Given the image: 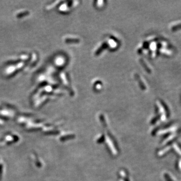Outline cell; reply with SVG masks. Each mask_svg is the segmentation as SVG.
Returning <instances> with one entry per match:
<instances>
[{"label":"cell","mask_w":181,"mask_h":181,"mask_svg":"<svg viewBox=\"0 0 181 181\" xmlns=\"http://www.w3.org/2000/svg\"><path fill=\"white\" fill-rule=\"evenodd\" d=\"M136 78H137V80H138V83H139V84L140 86V87L143 89V90H144L145 89V87H144V85H143V83L142 82L141 80H140V78L139 77V76L138 75H135Z\"/></svg>","instance_id":"obj_1"},{"label":"cell","mask_w":181,"mask_h":181,"mask_svg":"<svg viewBox=\"0 0 181 181\" xmlns=\"http://www.w3.org/2000/svg\"><path fill=\"white\" fill-rule=\"evenodd\" d=\"M140 62L142 64V66L146 69V71H148V72H150V70H149V69H148V67H147V66L145 65L146 64L145 63H144V62H143V60H140Z\"/></svg>","instance_id":"obj_2"}]
</instances>
